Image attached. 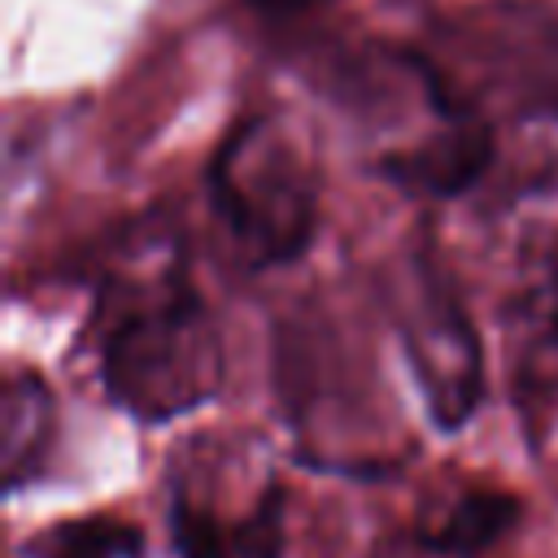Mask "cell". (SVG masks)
<instances>
[{
  "label": "cell",
  "mask_w": 558,
  "mask_h": 558,
  "mask_svg": "<svg viewBox=\"0 0 558 558\" xmlns=\"http://www.w3.org/2000/svg\"><path fill=\"white\" fill-rule=\"evenodd\" d=\"M100 379L140 423H166L218 392L222 340L179 257H166L157 275L109 288Z\"/></svg>",
  "instance_id": "6da1fadb"
},
{
  "label": "cell",
  "mask_w": 558,
  "mask_h": 558,
  "mask_svg": "<svg viewBox=\"0 0 558 558\" xmlns=\"http://www.w3.org/2000/svg\"><path fill=\"white\" fill-rule=\"evenodd\" d=\"M214 214L248 266H279L310 248L318 222V174L270 118H240L209 157Z\"/></svg>",
  "instance_id": "7a4b0ae2"
},
{
  "label": "cell",
  "mask_w": 558,
  "mask_h": 558,
  "mask_svg": "<svg viewBox=\"0 0 558 558\" xmlns=\"http://www.w3.org/2000/svg\"><path fill=\"white\" fill-rule=\"evenodd\" d=\"M414 375L427 392V410L440 427H462L484 392L480 336L449 288H427L423 310L405 331Z\"/></svg>",
  "instance_id": "3957f363"
},
{
  "label": "cell",
  "mask_w": 558,
  "mask_h": 558,
  "mask_svg": "<svg viewBox=\"0 0 558 558\" xmlns=\"http://www.w3.org/2000/svg\"><path fill=\"white\" fill-rule=\"evenodd\" d=\"M493 126L466 109L462 100L449 105L445 122L418 140L414 148H397L384 157V174L405 187V192H423V196H462L471 183H480V174L493 161Z\"/></svg>",
  "instance_id": "277c9868"
},
{
  "label": "cell",
  "mask_w": 558,
  "mask_h": 558,
  "mask_svg": "<svg viewBox=\"0 0 558 558\" xmlns=\"http://www.w3.org/2000/svg\"><path fill=\"white\" fill-rule=\"evenodd\" d=\"M170 536L179 558H279L283 554V488H266L244 519H222L174 488Z\"/></svg>",
  "instance_id": "5b68a950"
},
{
  "label": "cell",
  "mask_w": 558,
  "mask_h": 558,
  "mask_svg": "<svg viewBox=\"0 0 558 558\" xmlns=\"http://www.w3.org/2000/svg\"><path fill=\"white\" fill-rule=\"evenodd\" d=\"M52 445V392L31 371H9L0 392V471L9 488L39 475Z\"/></svg>",
  "instance_id": "8992f818"
},
{
  "label": "cell",
  "mask_w": 558,
  "mask_h": 558,
  "mask_svg": "<svg viewBox=\"0 0 558 558\" xmlns=\"http://www.w3.org/2000/svg\"><path fill=\"white\" fill-rule=\"evenodd\" d=\"M519 514H523V506H519L514 493L488 488V484L484 488H466V493H458L449 501V510L432 527H423L418 541L432 554H445V558H475V554L493 549L519 523Z\"/></svg>",
  "instance_id": "52a82bcc"
},
{
  "label": "cell",
  "mask_w": 558,
  "mask_h": 558,
  "mask_svg": "<svg viewBox=\"0 0 558 558\" xmlns=\"http://www.w3.org/2000/svg\"><path fill=\"white\" fill-rule=\"evenodd\" d=\"M523 327L527 344L519 357V397H549L558 392V257L527 288Z\"/></svg>",
  "instance_id": "ba28073f"
},
{
  "label": "cell",
  "mask_w": 558,
  "mask_h": 558,
  "mask_svg": "<svg viewBox=\"0 0 558 558\" xmlns=\"http://www.w3.org/2000/svg\"><path fill=\"white\" fill-rule=\"evenodd\" d=\"M31 558H144V532L118 514H83L31 536Z\"/></svg>",
  "instance_id": "9c48e42d"
},
{
  "label": "cell",
  "mask_w": 558,
  "mask_h": 558,
  "mask_svg": "<svg viewBox=\"0 0 558 558\" xmlns=\"http://www.w3.org/2000/svg\"><path fill=\"white\" fill-rule=\"evenodd\" d=\"M257 13H270V17H292V13H305L314 4H327V0H248Z\"/></svg>",
  "instance_id": "30bf717a"
}]
</instances>
